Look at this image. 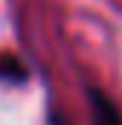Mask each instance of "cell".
Segmentation results:
<instances>
[{
	"label": "cell",
	"instance_id": "6da1fadb",
	"mask_svg": "<svg viewBox=\"0 0 122 125\" xmlns=\"http://www.w3.org/2000/svg\"><path fill=\"white\" fill-rule=\"evenodd\" d=\"M87 111H90V125H122V111L113 102V96L96 84H87Z\"/></svg>",
	"mask_w": 122,
	"mask_h": 125
},
{
	"label": "cell",
	"instance_id": "7a4b0ae2",
	"mask_svg": "<svg viewBox=\"0 0 122 125\" xmlns=\"http://www.w3.org/2000/svg\"><path fill=\"white\" fill-rule=\"evenodd\" d=\"M29 67L15 52H0V84H26Z\"/></svg>",
	"mask_w": 122,
	"mask_h": 125
},
{
	"label": "cell",
	"instance_id": "3957f363",
	"mask_svg": "<svg viewBox=\"0 0 122 125\" xmlns=\"http://www.w3.org/2000/svg\"><path fill=\"white\" fill-rule=\"evenodd\" d=\"M50 125H70V122H67V116L61 111H50Z\"/></svg>",
	"mask_w": 122,
	"mask_h": 125
}]
</instances>
